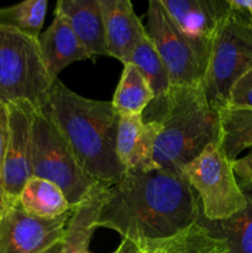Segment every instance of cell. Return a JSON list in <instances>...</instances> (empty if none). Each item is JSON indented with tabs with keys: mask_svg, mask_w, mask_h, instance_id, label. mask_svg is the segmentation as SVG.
Instances as JSON below:
<instances>
[{
	"mask_svg": "<svg viewBox=\"0 0 252 253\" xmlns=\"http://www.w3.org/2000/svg\"><path fill=\"white\" fill-rule=\"evenodd\" d=\"M202 216L199 198L187 180L169 170L125 172L105 193L96 229L116 231L137 245L173 236Z\"/></svg>",
	"mask_w": 252,
	"mask_h": 253,
	"instance_id": "1",
	"label": "cell"
},
{
	"mask_svg": "<svg viewBox=\"0 0 252 253\" xmlns=\"http://www.w3.org/2000/svg\"><path fill=\"white\" fill-rule=\"evenodd\" d=\"M39 109L63 135L90 179L110 188L123 178L125 169L116 156L119 115L111 101L84 98L56 79Z\"/></svg>",
	"mask_w": 252,
	"mask_h": 253,
	"instance_id": "2",
	"label": "cell"
},
{
	"mask_svg": "<svg viewBox=\"0 0 252 253\" xmlns=\"http://www.w3.org/2000/svg\"><path fill=\"white\" fill-rule=\"evenodd\" d=\"M142 118L161 125L155 146V162L161 169L180 174L209 143L220 140L219 110L208 101L202 84L170 86Z\"/></svg>",
	"mask_w": 252,
	"mask_h": 253,
	"instance_id": "3",
	"label": "cell"
},
{
	"mask_svg": "<svg viewBox=\"0 0 252 253\" xmlns=\"http://www.w3.org/2000/svg\"><path fill=\"white\" fill-rule=\"evenodd\" d=\"M249 71H252V16L230 4L203 73L202 86L208 101L217 110L226 105L232 84Z\"/></svg>",
	"mask_w": 252,
	"mask_h": 253,
	"instance_id": "4",
	"label": "cell"
},
{
	"mask_svg": "<svg viewBox=\"0 0 252 253\" xmlns=\"http://www.w3.org/2000/svg\"><path fill=\"white\" fill-rule=\"evenodd\" d=\"M54 81L42 58L39 39L0 26V100L26 101L39 109Z\"/></svg>",
	"mask_w": 252,
	"mask_h": 253,
	"instance_id": "5",
	"label": "cell"
},
{
	"mask_svg": "<svg viewBox=\"0 0 252 253\" xmlns=\"http://www.w3.org/2000/svg\"><path fill=\"white\" fill-rule=\"evenodd\" d=\"M31 173L54 183L73 209L99 184L83 172L66 138L40 109H35L32 116Z\"/></svg>",
	"mask_w": 252,
	"mask_h": 253,
	"instance_id": "6",
	"label": "cell"
},
{
	"mask_svg": "<svg viewBox=\"0 0 252 253\" xmlns=\"http://www.w3.org/2000/svg\"><path fill=\"white\" fill-rule=\"evenodd\" d=\"M199 198L202 217L208 221H222L246 208V198L240 188L230 160L220 140L209 143L194 160L180 169Z\"/></svg>",
	"mask_w": 252,
	"mask_h": 253,
	"instance_id": "7",
	"label": "cell"
},
{
	"mask_svg": "<svg viewBox=\"0 0 252 253\" xmlns=\"http://www.w3.org/2000/svg\"><path fill=\"white\" fill-rule=\"evenodd\" d=\"M146 19V34L165 64L170 86L202 84V64L161 0L148 2Z\"/></svg>",
	"mask_w": 252,
	"mask_h": 253,
	"instance_id": "8",
	"label": "cell"
},
{
	"mask_svg": "<svg viewBox=\"0 0 252 253\" xmlns=\"http://www.w3.org/2000/svg\"><path fill=\"white\" fill-rule=\"evenodd\" d=\"M72 212L41 219L15 205L0 216V253H41L62 241Z\"/></svg>",
	"mask_w": 252,
	"mask_h": 253,
	"instance_id": "9",
	"label": "cell"
},
{
	"mask_svg": "<svg viewBox=\"0 0 252 253\" xmlns=\"http://www.w3.org/2000/svg\"><path fill=\"white\" fill-rule=\"evenodd\" d=\"M205 69L212 40L229 11V0H161ZM204 73V72H203Z\"/></svg>",
	"mask_w": 252,
	"mask_h": 253,
	"instance_id": "10",
	"label": "cell"
},
{
	"mask_svg": "<svg viewBox=\"0 0 252 253\" xmlns=\"http://www.w3.org/2000/svg\"><path fill=\"white\" fill-rule=\"evenodd\" d=\"M9 108V142L2 166L1 185L10 198L19 203V195L31 173V126L36 108L26 101L6 103Z\"/></svg>",
	"mask_w": 252,
	"mask_h": 253,
	"instance_id": "11",
	"label": "cell"
},
{
	"mask_svg": "<svg viewBox=\"0 0 252 253\" xmlns=\"http://www.w3.org/2000/svg\"><path fill=\"white\" fill-rule=\"evenodd\" d=\"M161 125L156 121L146 123L142 115L119 116L116 133V156L125 172H152L156 140Z\"/></svg>",
	"mask_w": 252,
	"mask_h": 253,
	"instance_id": "12",
	"label": "cell"
},
{
	"mask_svg": "<svg viewBox=\"0 0 252 253\" xmlns=\"http://www.w3.org/2000/svg\"><path fill=\"white\" fill-rule=\"evenodd\" d=\"M105 31L106 56L128 63L133 49L146 37V30L130 0H100Z\"/></svg>",
	"mask_w": 252,
	"mask_h": 253,
	"instance_id": "13",
	"label": "cell"
},
{
	"mask_svg": "<svg viewBox=\"0 0 252 253\" xmlns=\"http://www.w3.org/2000/svg\"><path fill=\"white\" fill-rule=\"evenodd\" d=\"M234 170L246 198V208L222 221H208L202 216L198 221L211 236L224 242L226 253H252V169L237 158L234 161Z\"/></svg>",
	"mask_w": 252,
	"mask_h": 253,
	"instance_id": "14",
	"label": "cell"
},
{
	"mask_svg": "<svg viewBox=\"0 0 252 253\" xmlns=\"http://www.w3.org/2000/svg\"><path fill=\"white\" fill-rule=\"evenodd\" d=\"M39 43L47 71L53 79H58L59 73L69 64L93 59L68 21L56 11L48 29L40 34Z\"/></svg>",
	"mask_w": 252,
	"mask_h": 253,
	"instance_id": "15",
	"label": "cell"
},
{
	"mask_svg": "<svg viewBox=\"0 0 252 253\" xmlns=\"http://www.w3.org/2000/svg\"><path fill=\"white\" fill-rule=\"evenodd\" d=\"M54 11L68 21L91 58L106 56L100 0H59Z\"/></svg>",
	"mask_w": 252,
	"mask_h": 253,
	"instance_id": "16",
	"label": "cell"
},
{
	"mask_svg": "<svg viewBox=\"0 0 252 253\" xmlns=\"http://www.w3.org/2000/svg\"><path fill=\"white\" fill-rule=\"evenodd\" d=\"M108 187L98 184L84 202L73 209L66 226L59 253H90L91 237L103 207Z\"/></svg>",
	"mask_w": 252,
	"mask_h": 253,
	"instance_id": "17",
	"label": "cell"
},
{
	"mask_svg": "<svg viewBox=\"0 0 252 253\" xmlns=\"http://www.w3.org/2000/svg\"><path fill=\"white\" fill-rule=\"evenodd\" d=\"M133 246L137 253H226L224 242L211 236L199 221L173 236Z\"/></svg>",
	"mask_w": 252,
	"mask_h": 253,
	"instance_id": "18",
	"label": "cell"
},
{
	"mask_svg": "<svg viewBox=\"0 0 252 253\" xmlns=\"http://www.w3.org/2000/svg\"><path fill=\"white\" fill-rule=\"evenodd\" d=\"M19 205L29 214L41 219H57L73 211L64 193L54 183L31 177L19 195Z\"/></svg>",
	"mask_w": 252,
	"mask_h": 253,
	"instance_id": "19",
	"label": "cell"
},
{
	"mask_svg": "<svg viewBox=\"0 0 252 253\" xmlns=\"http://www.w3.org/2000/svg\"><path fill=\"white\" fill-rule=\"evenodd\" d=\"M155 99V93L142 72L132 63L124 64V71L114 93L113 104L119 116L142 115Z\"/></svg>",
	"mask_w": 252,
	"mask_h": 253,
	"instance_id": "20",
	"label": "cell"
},
{
	"mask_svg": "<svg viewBox=\"0 0 252 253\" xmlns=\"http://www.w3.org/2000/svg\"><path fill=\"white\" fill-rule=\"evenodd\" d=\"M220 142L231 161L252 147V109L222 106L219 109Z\"/></svg>",
	"mask_w": 252,
	"mask_h": 253,
	"instance_id": "21",
	"label": "cell"
},
{
	"mask_svg": "<svg viewBox=\"0 0 252 253\" xmlns=\"http://www.w3.org/2000/svg\"><path fill=\"white\" fill-rule=\"evenodd\" d=\"M47 6L46 0H25L12 6L0 7V26L12 27L27 36L39 39Z\"/></svg>",
	"mask_w": 252,
	"mask_h": 253,
	"instance_id": "22",
	"label": "cell"
},
{
	"mask_svg": "<svg viewBox=\"0 0 252 253\" xmlns=\"http://www.w3.org/2000/svg\"><path fill=\"white\" fill-rule=\"evenodd\" d=\"M128 63L135 64L142 72L155 93V99L162 98L168 93L170 89L169 77L160 54L156 51L151 40L148 39L147 34L133 49Z\"/></svg>",
	"mask_w": 252,
	"mask_h": 253,
	"instance_id": "23",
	"label": "cell"
},
{
	"mask_svg": "<svg viewBox=\"0 0 252 253\" xmlns=\"http://www.w3.org/2000/svg\"><path fill=\"white\" fill-rule=\"evenodd\" d=\"M226 105L232 108L252 109V71L245 73L232 84Z\"/></svg>",
	"mask_w": 252,
	"mask_h": 253,
	"instance_id": "24",
	"label": "cell"
},
{
	"mask_svg": "<svg viewBox=\"0 0 252 253\" xmlns=\"http://www.w3.org/2000/svg\"><path fill=\"white\" fill-rule=\"evenodd\" d=\"M9 108L5 101L0 100V184H1L2 166H4L5 153L9 142Z\"/></svg>",
	"mask_w": 252,
	"mask_h": 253,
	"instance_id": "25",
	"label": "cell"
},
{
	"mask_svg": "<svg viewBox=\"0 0 252 253\" xmlns=\"http://www.w3.org/2000/svg\"><path fill=\"white\" fill-rule=\"evenodd\" d=\"M17 204L19 203L15 202L12 198H10V195L5 192L2 185L0 184V216H2L7 210H10L12 207H15Z\"/></svg>",
	"mask_w": 252,
	"mask_h": 253,
	"instance_id": "26",
	"label": "cell"
},
{
	"mask_svg": "<svg viewBox=\"0 0 252 253\" xmlns=\"http://www.w3.org/2000/svg\"><path fill=\"white\" fill-rule=\"evenodd\" d=\"M232 6L245 10L252 16V0H229Z\"/></svg>",
	"mask_w": 252,
	"mask_h": 253,
	"instance_id": "27",
	"label": "cell"
},
{
	"mask_svg": "<svg viewBox=\"0 0 252 253\" xmlns=\"http://www.w3.org/2000/svg\"><path fill=\"white\" fill-rule=\"evenodd\" d=\"M113 253H137V252H136V247L133 246L131 242L124 241L123 240L120 246H119Z\"/></svg>",
	"mask_w": 252,
	"mask_h": 253,
	"instance_id": "28",
	"label": "cell"
},
{
	"mask_svg": "<svg viewBox=\"0 0 252 253\" xmlns=\"http://www.w3.org/2000/svg\"><path fill=\"white\" fill-rule=\"evenodd\" d=\"M61 242H56L54 245H52V246H49L48 249L43 250L41 253H59V251H61Z\"/></svg>",
	"mask_w": 252,
	"mask_h": 253,
	"instance_id": "29",
	"label": "cell"
},
{
	"mask_svg": "<svg viewBox=\"0 0 252 253\" xmlns=\"http://www.w3.org/2000/svg\"><path fill=\"white\" fill-rule=\"evenodd\" d=\"M239 161L242 163V165L247 166V167L252 169V152H250L249 155L245 156L244 158H239Z\"/></svg>",
	"mask_w": 252,
	"mask_h": 253,
	"instance_id": "30",
	"label": "cell"
}]
</instances>
